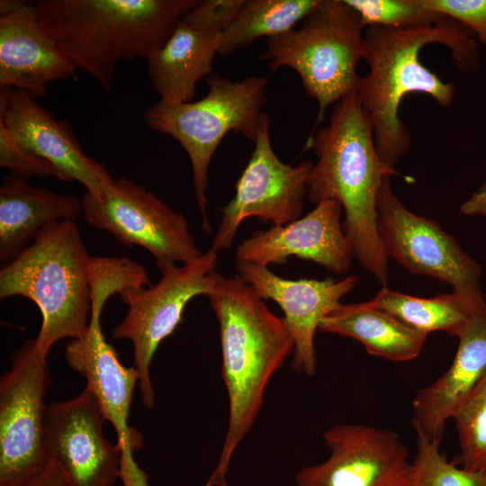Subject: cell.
<instances>
[{
	"mask_svg": "<svg viewBox=\"0 0 486 486\" xmlns=\"http://www.w3.org/2000/svg\"><path fill=\"white\" fill-rule=\"evenodd\" d=\"M432 43L447 47L459 70L478 68L477 42L469 30L447 16L404 27L371 26L364 30L363 59L369 66V73L359 77L356 93L370 117L381 158L393 167L408 153L411 142L410 131L399 116L404 96L427 94L443 108L454 101V84L443 81L419 59L421 49Z\"/></svg>",
	"mask_w": 486,
	"mask_h": 486,
	"instance_id": "cell-1",
	"label": "cell"
},
{
	"mask_svg": "<svg viewBox=\"0 0 486 486\" xmlns=\"http://www.w3.org/2000/svg\"><path fill=\"white\" fill-rule=\"evenodd\" d=\"M359 14L365 28L404 27L435 22L443 14L429 10L422 0H345Z\"/></svg>",
	"mask_w": 486,
	"mask_h": 486,
	"instance_id": "cell-28",
	"label": "cell"
},
{
	"mask_svg": "<svg viewBox=\"0 0 486 486\" xmlns=\"http://www.w3.org/2000/svg\"><path fill=\"white\" fill-rule=\"evenodd\" d=\"M104 420L86 389L73 399L47 405L45 453L68 486H114L119 479L121 451L104 437Z\"/></svg>",
	"mask_w": 486,
	"mask_h": 486,
	"instance_id": "cell-15",
	"label": "cell"
},
{
	"mask_svg": "<svg viewBox=\"0 0 486 486\" xmlns=\"http://www.w3.org/2000/svg\"><path fill=\"white\" fill-rule=\"evenodd\" d=\"M460 211L465 215L486 216V182L460 206Z\"/></svg>",
	"mask_w": 486,
	"mask_h": 486,
	"instance_id": "cell-33",
	"label": "cell"
},
{
	"mask_svg": "<svg viewBox=\"0 0 486 486\" xmlns=\"http://www.w3.org/2000/svg\"><path fill=\"white\" fill-rule=\"evenodd\" d=\"M482 291L453 290L431 298L404 294L383 286L366 303L392 314L414 329L428 335L443 331L458 338L480 304Z\"/></svg>",
	"mask_w": 486,
	"mask_h": 486,
	"instance_id": "cell-24",
	"label": "cell"
},
{
	"mask_svg": "<svg viewBox=\"0 0 486 486\" xmlns=\"http://www.w3.org/2000/svg\"><path fill=\"white\" fill-rule=\"evenodd\" d=\"M305 148H313L318 161L308 180L310 201H338L345 213L343 230L359 263L386 285L388 256L378 233L377 196L387 176L399 175L381 158L372 123L356 91L332 107L329 122Z\"/></svg>",
	"mask_w": 486,
	"mask_h": 486,
	"instance_id": "cell-3",
	"label": "cell"
},
{
	"mask_svg": "<svg viewBox=\"0 0 486 486\" xmlns=\"http://www.w3.org/2000/svg\"><path fill=\"white\" fill-rule=\"evenodd\" d=\"M76 68L43 28L34 3L0 1V88H14L37 99L51 82Z\"/></svg>",
	"mask_w": 486,
	"mask_h": 486,
	"instance_id": "cell-19",
	"label": "cell"
},
{
	"mask_svg": "<svg viewBox=\"0 0 486 486\" xmlns=\"http://www.w3.org/2000/svg\"><path fill=\"white\" fill-rule=\"evenodd\" d=\"M376 207L378 233L388 257L454 290L481 291L480 266L436 221L408 210L392 192L390 176L382 180Z\"/></svg>",
	"mask_w": 486,
	"mask_h": 486,
	"instance_id": "cell-12",
	"label": "cell"
},
{
	"mask_svg": "<svg viewBox=\"0 0 486 486\" xmlns=\"http://www.w3.org/2000/svg\"><path fill=\"white\" fill-rule=\"evenodd\" d=\"M82 215L81 199L32 186L10 174L0 186V262L14 259L47 229Z\"/></svg>",
	"mask_w": 486,
	"mask_h": 486,
	"instance_id": "cell-21",
	"label": "cell"
},
{
	"mask_svg": "<svg viewBox=\"0 0 486 486\" xmlns=\"http://www.w3.org/2000/svg\"><path fill=\"white\" fill-rule=\"evenodd\" d=\"M39 19L66 58L107 91L121 60H146L198 0H38Z\"/></svg>",
	"mask_w": 486,
	"mask_h": 486,
	"instance_id": "cell-4",
	"label": "cell"
},
{
	"mask_svg": "<svg viewBox=\"0 0 486 486\" xmlns=\"http://www.w3.org/2000/svg\"><path fill=\"white\" fill-rule=\"evenodd\" d=\"M416 436L413 486H486V472L470 471L449 462L440 451V444L418 432Z\"/></svg>",
	"mask_w": 486,
	"mask_h": 486,
	"instance_id": "cell-27",
	"label": "cell"
},
{
	"mask_svg": "<svg viewBox=\"0 0 486 486\" xmlns=\"http://www.w3.org/2000/svg\"><path fill=\"white\" fill-rule=\"evenodd\" d=\"M329 457L302 468L298 486H413L409 450L390 429L338 424L324 433Z\"/></svg>",
	"mask_w": 486,
	"mask_h": 486,
	"instance_id": "cell-14",
	"label": "cell"
},
{
	"mask_svg": "<svg viewBox=\"0 0 486 486\" xmlns=\"http://www.w3.org/2000/svg\"><path fill=\"white\" fill-rule=\"evenodd\" d=\"M217 259L218 253L210 248L181 266L173 261L158 262L161 276L156 284L129 287L119 293L128 310L112 337L132 343L133 366L148 409L154 408L156 400L149 372L153 356L181 322L187 303L195 296L207 295Z\"/></svg>",
	"mask_w": 486,
	"mask_h": 486,
	"instance_id": "cell-8",
	"label": "cell"
},
{
	"mask_svg": "<svg viewBox=\"0 0 486 486\" xmlns=\"http://www.w3.org/2000/svg\"><path fill=\"white\" fill-rule=\"evenodd\" d=\"M457 338L449 368L418 390L412 400L415 431L438 444L448 419L486 378V302L478 306Z\"/></svg>",
	"mask_w": 486,
	"mask_h": 486,
	"instance_id": "cell-20",
	"label": "cell"
},
{
	"mask_svg": "<svg viewBox=\"0 0 486 486\" xmlns=\"http://www.w3.org/2000/svg\"><path fill=\"white\" fill-rule=\"evenodd\" d=\"M81 202L88 224L110 233L124 246L143 248L156 263L184 264L203 254L186 218L131 180L114 178L98 194L85 192Z\"/></svg>",
	"mask_w": 486,
	"mask_h": 486,
	"instance_id": "cell-9",
	"label": "cell"
},
{
	"mask_svg": "<svg viewBox=\"0 0 486 486\" xmlns=\"http://www.w3.org/2000/svg\"><path fill=\"white\" fill-rule=\"evenodd\" d=\"M453 418L460 449L453 463L470 471L486 472V378Z\"/></svg>",
	"mask_w": 486,
	"mask_h": 486,
	"instance_id": "cell-26",
	"label": "cell"
},
{
	"mask_svg": "<svg viewBox=\"0 0 486 486\" xmlns=\"http://www.w3.org/2000/svg\"><path fill=\"white\" fill-rule=\"evenodd\" d=\"M342 212L338 201L324 200L302 218L258 230L238 246L236 261L268 266L297 256L336 274H345L355 256L343 230Z\"/></svg>",
	"mask_w": 486,
	"mask_h": 486,
	"instance_id": "cell-17",
	"label": "cell"
},
{
	"mask_svg": "<svg viewBox=\"0 0 486 486\" xmlns=\"http://www.w3.org/2000/svg\"><path fill=\"white\" fill-rule=\"evenodd\" d=\"M68 365L86 379V389L95 398L105 418L117 435L121 451L119 479L123 486H149L147 474L138 466L133 454L141 447L140 433L129 425V414L139 374L124 366L103 334L101 312L91 311L86 335L66 346Z\"/></svg>",
	"mask_w": 486,
	"mask_h": 486,
	"instance_id": "cell-13",
	"label": "cell"
},
{
	"mask_svg": "<svg viewBox=\"0 0 486 486\" xmlns=\"http://www.w3.org/2000/svg\"><path fill=\"white\" fill-rule=\"evenodd\" d=\"M270 117L262 116L255 148L236 183L234 197L221 209V221L212 241V249H230L239 225L257 217L272 226L300 218L313 163L285 164L274 153L270 140Z\"/></svg>",
	"mask_w": 486,
	"mask_h": 486,
	"instance_id": "cell-11",
	"label": "cell"
},
{
	"mask_svg": "<svg viewBox=\"0 0 486 486\" xmlns=\"http://www.w3.org/2000/svg\"><path fill=\"white\" fill-rule=\"evenodd\" d=\"M221 35L196 31L182 19L164 45L147 59L148 73L161 103L192 102L197 84L209 77Z\"/></svg>",
	"mask_w": 486,
	"mask_h": 486,
	"instance_id": "cell-22",
	"label": "cell"
},
{
	"mask_svg": "<svg viewBox=\"0 0 486 486\" xmlns=\"http://www.w3.org/2000/svg\"><path fill=\"white\" fill-rule=\"evenodd\" d=\"M245 0H199L182 18L193 29L221 35L237 17Z\"/></svg>",
	"mask_w": 486,
	"mask_h": 486,
	"instance_id": "cell-30",
	"label": "cell"
},
{
	"mask_svg": "<svg viewBox=\"0 0 486 486\" xmlns=\"http://www.w3.org/2000/svg\"><path fill=\"white\" fill-rule=\"evenodd\" d=\"M0 166L26 178H57L62 175L47 160L21 146L0 122Z\"/></svg>",
	"mask_w": 486,
	"mask_h": 486,
	"instance_id": "cell-29",
	"label": "cell"
},
{
	"mask_svg": "<svg viewBox=\"0 0 486 486\" xmlns=\"http://www.w3.org/2000/svg\"><path fill=\"white\" fill-rule=\"evenodd\" d=\"M91 257L76 221L66 220L41 232L0 269V299L22 296L39 308L42 322L35 342L46 356L58 340L87 332Z\"/></svg>",
	"mask_w": 486,
	"mask_h": 486,
	"instance_id": "cell-5",
	"label": "cell"
},
{
	"mask_svg": "<svg viewBox=\"0 0 486 486\" xmlns=\"http://www.w3.org/2000/svg\"><path fill=\"white\" fill-rule=\"evenodd\" d=\"M319 330L354 338L370 355L392 362L418 357L428 337L366 302L340 303L322 319Z\"/></svg>",
	"mask_w": 486,
	"mask_h": 486,
	"instance_id": "cell-23",
	"label": "cell"
},
{
	"mask_svg": "<svg viewBox=\"0 0 486 486\" xmlns=\"http://www.w3.org/2000/svg\"><path fill=\"white\" fill-rule=\"evenodd\" d=\"M206 296L219 322L221 374L229 396L226 436L206 486H227L232 456L254 425L266 386L293 351L294 341L284 320L238 274L213 272Z\"/></svg>",
	"mask_w": 486,
	"mask_h": 486,
	"instance_id": "cell-2",
	"label": "cell"
},
{
	"mask_svg": "<svg viewBox=\"0 0 486 486\" xmlns=\"http://www.w3.org/2000/svg\"><path fill=\"white\" fill-rule=\"evenodd\" d=\"M429 10L447 16L475 32L486 46V0H422Z\"/></svg>",
	"mask_w": 486,
	"mask_h": 486,
	"instance_id": "cell-31",
	"label": "cell"
},
{
	"mask_svg": "<svg viewBox=\"0 0 486 486\" xmlns=\"http://www.w3.org/2000/svg\"><path fill=\"white\" fill-rule=\"evenodd\" d=\"M17 486H68L60 470L52 463Z\"/></svg>",
	"mask_w": 486,
	"mask_h": 486,
	"instance_id": "cell-32",
	"label": "cell"
},
{
	"mask_svg": "<svg viewBox=\"0 0 486 486\" xmlns=\"http://www.w3.org/2000/svg\"><path fill=\"white\" fill-rule=\"evenodd\" d=\"M320 0H245L237 17L221 34L218 54L230 55L261 37L283 35L302 22Z\"/></svg>",
	"mask_w": 486,
	"mask_h": 486,
	"instance_id": "cell-25",
	"label": "cell"
},
{
	"mask_svg": "<svg viewBox=\"0 0 486 486\" xmlns=\"http://www.w3.org/2000/svg\"><path fill=\"white\" fill-rule=\"evenodd\" d=\"M51 379L35 339L12 356L0 380V486H17L48 464L44 403Z\"/></svg>",
	"mask_w": 486,
	"mask_h": 486,
	"instance_id": "cell-10",
	"label": "cell"
},
{
	"mask_svg": "<svg viewBox=\"0 0 486 486\" xmlns=\"http://www.w3.org/2000/svg\"><path fill=\"white\" fill-rule=\"evenodd\" d=\"M364 30L359 14L345 0H320L299 29L267 39L259 58L272 72L284 66L295 70L305 93L318 102L319 113L308 139L315 134L328 106L356 91Z\"/></svg>",
	"mask_w": 486,
	"mask_h": 486,
	"instance_id": "cell-6",
	"label": "cell"
},
{
	"mask_svg": "<svg viewBox=\"0 0 486 486\" xmlns=\"http://www.w3.org/2000/svg\"><path fill=\"white\" fill-rule=\"evenodd\" d=\"M0 122L21 146L54 166L64 181H76L98 194L114 180L104 165L85 153L68 122L25 93L0 88Z\"/></svg>",
	"mask_w": 486,
	"mask_h": 486,
	"instance_id": "cell-16",
	"label": "cell"
},
{
	"mask_svg": "<svg viewBox=\"0 0 486 486\" xmlns=\"http://www.w3.org/2000/svg\"><path fill=\"white\" fill-rule=\"evenodd\" d=\"M206 83L208 92L200 100L177 104L158 102L145 111L143 119L148 127L174 138L186 151L202 229L209 232L206 190L212 158L230 131L255 140L267 103V77L232 81L214 74Z\"/></svg>",
	"mask_w": 486,
	"mask_h": 486,
	"instance_id": "cell-7",
	"label": "cell"
},
{
	"mask_svg": "<svg viewBox=\"0 0 486 486\" xmlns=\"http://www.w3.org/2000/svg\"><path fill=\"white\" fill-rule=\"evenodd\" d=\"M236 268L238 274L263 300H273L283 310V319L294 341L292 367L299 373L314 375L317 367L315 333L322 319L356 287L358 277L290 280L274 274L268 266L236 262Z\"/></svg>",
	"mask_w": 486,
	"mask_h": 486,
	"instance_id": "cell-18",
	"label": "cell"
}]
</instances>
